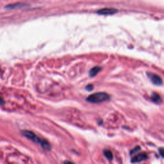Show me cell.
<instances>
[{"instance_id": "30bf717a", "label": "cell", "mask_w": 164, "mask_h": 164, "mask_svg": "<svg viewBox=\"0 0 164 164\" xmlns=\"http://www.w3.org/2000/svg\"><path fill=\"white\" fill-rule=\"evenodd\" d=\"M94 86H93V85L92 84H89L88 85H87L86 87H85V89L87 90V91H91L93 90V89H94V87H93Z\"/></svg>"}, {"instance_id": "8fae6325", "label": "cell", "mask_w": 164, "mask_h": 164, "mask_svg": "<svg viewBox=\"0 0 164 164\" xmlns=\"http://www.w3.org/2000/svg\"><path fill=\"white\" fill-rule=\"evenodd\" d=\"M140 147L139 146H137V147H136L135 149H133L132 151V153H135V152H136L137 151H138V150H140Z\"/></svg>"}, {"instance_id": "4fadbf2b", "label": "cell", "mask_w": 164, "mask_h": 164, "mask_svg": "<svg viewBox=\"0 0 164 164\" xmlns=\"http://www.w3.org/2000/svg\"><path fill=\"white\" fill-rule=\"evenodd\" d=\"M160 154H161V157H163V148H161L160 149Z\"/></svg>"}, {"instance_id": "52a82bcc", "label": "cell", "mask_w": 164, "mask_h": 164, "mask_svg": "<svg viewBox=\"0 0 164 164\" xmlns=\"http://www.w3.org/2000/svg\"><path fill=\"white\" fill-rule=\"evenodd\" d=\"M101 70V67L99 66H95L94 67L92 68L89 71V76L91 77H94V76Z\"/></svg>"}, {"instance_id": "6da1fadb", "label": "cell", "mask_w": 164, "mask_h": 164, "mask_svg": "<svg viewBox=\"0 0 164 164\" xmlns=\"http://www.w3.org/2000/svg\"><path fill=\"white\" fill-rule=\"evenodd\" d=\"M22 134L24 136H26L27 138H28L29 140L33 141L34 142L40 144L43 149L47 150V151H50L51 149V145L47 140L39 138V136L35 135L34 132H31V131L23 130L22 131Z\"/></svg>"}, {"instance_id": "5b68a950", "label": "cell", "mask_w": 164, "mask_h": 164, "mask_svg": "<svg viewBox=\"0 0 164 164\" xmlns=\"http://www.w3.org/2000/svg\"><path fill=\"white\" fill-rule=\"evenodd\" d=\"M147 154L144 153H139L138 155H136L135 157H133L132 158V162L133 163H136V162H142V161L146 160L147 159Z\"/></svg>"}, {"instance_id": "277c9868", "label": "cell", "mask_w": 164, "mask_h": 164, "mask_svg": "<svg viewBox=\"0 0 164 164\" xmlns=\"http://www.w3.org/2000/svg\"><path fill=\"white\" fill-rule=\"evenodd\" d=\"M118 12V10L113 8H105L97 11V13L100 15H113Z\"/></svg>"}, {"instance_id": "9c48e42d", "label": "cell", "mask_w": 164, "mask_h": 164, "mask_svg": "<svg viewBox=\"0 0 164 164\" xmlns=\"http://www.w3.org/2000/svg\"><path fill=\"white\" fill-rule=\"evenodd\" d=\"M24 4L23 3H16V4H13V5H10L9 6H7V8H10V9H13V8H15V7H22L24 6Z\"/></svg>"}, {"instance_id": "7a4b0ae2", "label": "cell", "mask_w": 164, "mask_h": 164, "mask_svg": "<svg viewBox=\"0 0 164 164\" xmlns=\"http://www.w3.org/2000/svg\"><path fill=\"white\" fill-rule=\"evenodd\" d=\"M109 99H110V95L107 93L99 92L90 95L86 99V101L91 103L96 104L106 101L109 100Z\"/></svg>"}, {"instance_id": "ba28073f", "label": "cell", "mask_w": 164, "mask_h": 164, "mask_svg": "<svg viewBox=\"0 0 164 164\" xmlns=\"http://www.w3.org/2000/svg\"><path fill=\"white\" fill-rule=\"evenodd\" d=\"M103 155L105 156L106 159L109 161H111L113 159V153L109 149H105L103 151Z\"/></svg>"}, {"instance_id": "3957f363", "label": "cell", "mask_w": 164, "mask_h": 164, "mask_svg": "<svg viewBox=\"0 0 164 164\" xmlns=\"http://www.w3.org/2000/svg\"><path fill=\"white\" fill-rule=\"evenodd\" d=\"M148 78H150V80L152 81V83L156 85H162V79L160 76L156 75L155 73H147Z\"/></svg>"}, {"instance_id": "5bb4252c", "label": "cell", "mask_w": 164, "mask_h": 164, "mask_svg": "<svg viewBox=\"0 0 164 164\" xmlns=\"http://www.w3.org/2000/svg\"><path fill=\"white\" fill-rule=\"evenodd\" d=\"M3 100L1 97H0V103H3Z\"/></svg>"}, {"instance_id": "7c38bea8", "label": "cell", "mask_w": 164, "mask_h": 164, "mask_svg": "<svg viewBox=\"0 0 164 164\" xmlns=\"http://www.w3.org/2000/svg\"><path fill=\"white\" fill-rule=\"evenodd\" d=\"M64 163V164H75L74 163L70 162V161H65Z\"/></svg>"}, {"instance_id": "8992f818", "label": "cell", "mask_w": 164, "mask_h": 164, "mask_svg": "<svg viewBox=\"0 0 164 164\" xmlns=\"http://www.w3.org/2000/svg\"><path fill=\"white\" fill-rule=\"evenodd\" d=\"M151 99L152 101L156 104H160L162 101V97L160 95L156 92H153L151 96Z\"/></svg>"}]
</instances>
